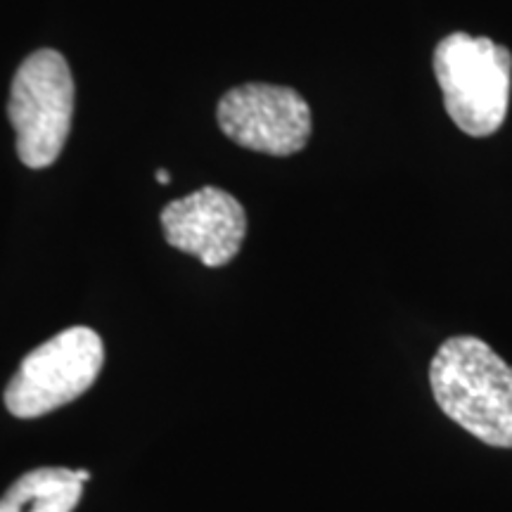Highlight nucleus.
<instances>
[{
    "label": "nucleus",
    "instance_id": "obj_3",
    "mask_svg": "<svg viewBox=\"0 0 512 512\" xmlns=\"http://www.w3.org/2000/svg\"><path fill=\"white\" fill-rule=\"evenodd\" d=\"M74 114L72 69L57 50H36L19 64L10 86L8 117L17 155L29 169L55 164L69 138Z\"/></svg>",
    "mask_w": 512,
    "mask_h": 512
},
{
    "label": "nucleus",
    "instance_id": "obj_5",
    "mask_svg": "<svg viewBox=\"0 0 512 512\" xmlns=\"http://www.w3.org/2000/svg\"><path fill=\"white\" fill-rule=\"evenodd\" d=\"M219 126L226 136L261 155L290 157L311 138L309 102L292 88L245 83L223 95Z\"/></svg>",
    "mask_w": 512,
    "mask_h": 512
},
{
    "label": "nucleus",
    "instance_id": "obj_8",
    "mask_svg": "<svg viewBox=\"0 0 512 512\" xmlns=\"http://www.w3.org/2000/svg\"><path fill=\"white\" fill-rule=\"evenodd\" d=\"M157 181H159V183H169V181H171L169 171H166V169H159V171H157Z\"/></svg>",
    "mask_w": 512,
    "mask_h": 512
},
{
    "label": "nucleus",
    "instance_id": "obj_7",
    "mask_svg": "<svg viewBox=\"0 0 512 512\" xmlns=\"http://www.w3.org/2000/svg\"><path fill=\"white\" fill-rule=\"evenodd\" d=\"M79 472L41 467L22 475L0 498V512H74L81 501Z\"/></svg>",
    "mask_w": 512,
    "mask_h": 512
},
{
    "label": "nucleus",
    "instance_id": "obj_1",
    "mask_svg": "<svg viewBox=\"0 0 512 512\" xmlns=\"http://www.w3.org/2000/svg\"><path fill=\"white\" fill-rule=\"evenodd\" d=\"M439 411L479 444L512 451V363L475 335L441 342L430 361Z\"/></svg>",
    "mask_w": 512,
    "mask_h": 512
},
{
    "label": "nucleus",
    "instance_id": "obj_4",
    "mask_svg": "<svg viewBox=\"0 0 512 512\" xmlns=\"http://www.w3.org/2000/svg\"><path fill=\"white\" fill-rule=\"evenodd\" d=\"M102 363L98 332L83 325L62 330L24 358L5 387V408L22 420L53 413L93 387Z\"/></svg>",
    "mask_w": 512,
    "mask_h": 512
},
{
    "label": "nucleus",
    "instance_id": "obj_2",
    "mask_svg": "<svg viewBox=\"0 0 512 512\" xmlns=\"http://www.w3.org/2000/svg\"><path fill=\"white\" fill-rule=\"evenodd\" d=\"M446 114L472 138L494 136L510 110L512 53L486 36L458 31L434 50Z\"/></svg>",
    "mask_w": 512,
    "mask_h": 512
},
{
    "label": "nucleus",
    "instance_id": "obj_6",
    "mask_svg": "<svg viewBox=\"0 0 512 512\" xmlns=\"http://www.w3.org/2000/svg\"><path fill=\"white\" fill-rule=\"evenodd\" d=\"M162 228L166 242L178 252L219 268L238 256L247 235V214L230 192L207 185L166 204Z\"/></svg>",
    "mask_w": 512,
    "mask_h": 512
}]
</instances>
